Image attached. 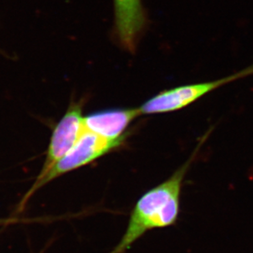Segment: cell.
I'll list each match as a JSON object with an SVG mask.
<instances>
[{
  "mask_svg": "<svg viewBox=\"0 0 253 253\" xmlns=\"http://www.w3.org/2000/svg\"><path fill=\"white\" fill-rule=\"evenodd\" d=\"M115 30L121 45L134 52L146 26L141 0H114Z\"/></svg>",
  "mask_w": 253,
  "mask_h": 253,
  "instance_id": "5",
  "label": "cell"
},
{
  "mask_svg": "<svg viewBox=\"0 0 253 253\" xmlns=\"http://www.w3.org/2000/svg\"><path fill=\"white\" fill-rule=\"evenodd\" d=\"M205 139L204 137L203 142ZM203 142L199 143L189 160L171 176L141 196L132 210L124 235L109 253H125L149 230L176 224L183 182Z\"/></svg>",
  "mask_w": 253,
  "mask_h": 253,
  "instance_id": "1",
  "label": "cell"
},
{
  "mask_svg": "<svg viewBox=\"0 0 253 253\" xmlns=\"http://www.w3.org/2000/svg\"><path fill=\"white\" fill-rule=\"evenodd\" d=\"M127 136L128 134L119 139H108L85 129L73 148L60 159L42 179L35 181L31 189L25 194L18 211L22 210L32 195L45 184L62 174L83 168L103 156L117 150L124 144Z\"/></svg>",
  "mask_w": 253,
  "mask_h": 253,
  "instance_id": "2",
  "label": "cell"
},
{
  "mask_svg": "<svg viewBox=\"0 0 253 253\" xmlns=\"http://www.w3.org/2000/svg\"><path fill=\"white\" fill-rule=\"evenodd\" d=\"M253 75V65L221 79L185 84L163 90L148 98L139 107L141 115L173 113L186 108L202 97L230 82Z\"/></svg>",
  "mask_w": 253,
  "mask_h": 253,
  "instance_id": "3",
  "label": "cell"
},
{
  "mask_svg": "<svg viewBox=\"0 0 253 253\" xmlns=\"http://www.w3.org/2000/svg\"><path fill=\"white\" fill-rule=\"evenodd\" d=\"M17 219H14V218H11V219H0V226L13 224V223L17 222Z\"/></svg>",
  "mask_w": 253,
  "mask_h": 253,
  "instance_id": "7",
  "label": "cell"
},
{
  "mask_svg": "<svg viewBox=\"0 0 253 253\" xmlns=\"http://www.w3.org/2000/svg\"><path fill=\"white\" fill-rule=\"evenodd\" d=\"M82 108V102L71 103L64 116L56 125L46 152L45 161L36 181L42 179L73 148L85 130Z\"/></svg>",
  "mask_w": 253,
  "mask_h": 253,
  "instance_id": "4",
  "label": "cell"
},
{
  "mask_svg": "<svg viewBox=\"0 0 253 253\" xmlns=\"http://www.w3.org/2000/svg\"><path fill=\"white\" fill-rule=\"evenodd\" d=\"M141 116L139 108H109L86 115L83 118L88 131L108 139H119L128 133L129 125Z\"/></svg>",
  "mask_w": 253,
  "mask_h": 253,
  "instance_id": "6",
  "label": "cell"
}]
</instances>
